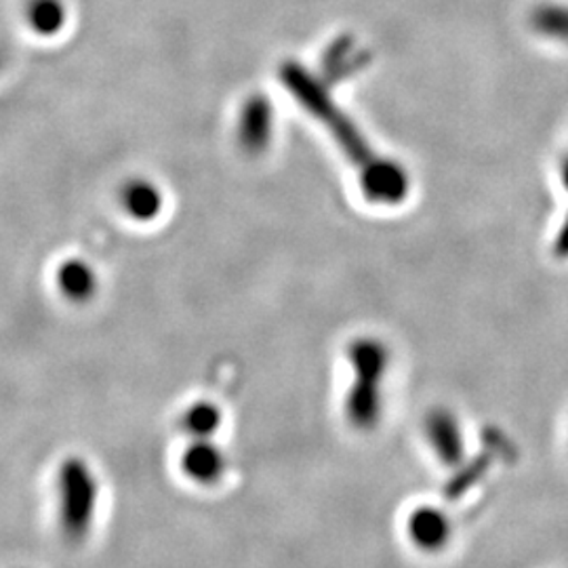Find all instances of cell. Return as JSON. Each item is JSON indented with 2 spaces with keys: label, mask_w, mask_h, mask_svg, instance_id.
<instances>
[{
  "label": "cell",
  "mask_w": 568,
  "mask_h": 568,
  "mask_svg": "<svg viewBox=\"0 0 568 568\" xmlns=\"http://www.w3.org/2000/svg\"><path fill=\"white\" fill-rule=\"evenodd\" d=\"M281 81L284 89L302 103L305 112L325 126L331 138L342 148L345 159L356 164L358 171L382 156L366 142L356 122L333 100L325 82L316 79L300 61H284L281 65Z\"/></svg>",
  "instance_id": "cell-1"
},
{
  "label": "cell",
  "mask_w": 568,
  "mask_h": 568,
  "mask_svg": "<svg viewBox=\"0 0 568 568\" xmlns=\"http://www.w3.org/2000/svg\"><path fill=\"white\" fill-rule=\"evenodd\" d=\"M347 361L354 379L345 396V419L358 432H373L384 417L389 349L377 337H358L347 347Z\"/></svg>",
  "instance_id": "cell-2"
},
{
  "label": "cell",
  "mask_w": 568,
  "mask_h": 568,
  "mask_svg": "<svg viewBox=\"0 0 568 568\" xmlns=\"http://www.w3.org/2000/svg\"><path fill=\"white\" fill-rule=\"evenodd\" d=\"M100 483L81 457H68L58 469V525L70 544H82L95 523Z\"/></svg>",
  "instance_id": "cell-3"
},
{
  "label": "cell",
  "mask_w": 568,
  "mask_h": 568,
  "mask_svg": "<svg viewBox=\"0 0 568 568\" xmlns=\"http://www.w3.org/2000/svg\"><path fill=\"white\" fill-rule=\"evenodd\" d=\"M455 535L453 518L438 506L422 504L405 516V537L410 548L426 556H438L450 546Z\"/></svg>",
  "instance_id": "cell-4"
},
{
  "label": "cell",
  "mask_w": 568,
  "mask_h": 568,
  "mask_svg": "<svg viewBox=\"0 0 568 568\" xmlns=\"http://www.w3.org/2000/svg\"><path fill=\"white\" fill-rule=\"evenodd\" d=\"M427 447L436 455L438 464L457 467L466 459V438L459 417L445 406L432 408L424 419Z\"/></svg>",
  "instance_id": "cell-5"
},
{
  "label": "cell",
  "mask_w": 568,
  "mask_h": 568,
  "mask_svg": "<svg viewBox=\"0 0 568 568\" xmlns=\"http://www.w3.org/2000/svg\"><path fill=\"white\" fill-rule=\"evenodd\" d=\"M274 105L264 93H255L244 100L236 122L239 143L248 156H260L274 142L276 131Z\"/></svg>",
  "instance_id": "cell-6"
},
{
  "label": "cell",
  "mask_w": 568,
  "mask_h": 568,
  "mask_svg": "<svg viewBox=\"0 0 568 568\" xmlns=\"http://www.w3.org/2000/svg\"><path fill=\"white\" fill-rule=\"evenodd\" d=\"M361 190L368 203L394 206L408 196L410 180L403 164L379 156L361 171Z\"/></svg>",
  "instance_id": "cell-7"
},
{
  "label": "cell",
  "mask_w": 568,
  "mask_h": 568,
  "mask_svg": "<svg viewBox=\"0 0 568 568\" xmlns=\"http://www.w3.org/2000/svg\"><path fill=\"white\" fill-rule=\"evenodd\" d=\"M180 469L185 480L201 488L217 487L227 474L224 450L213 440H192L183 448Z\"/></svg>",
  "instance_id": "cell-8"
},
{
  "label": "cell",
  "mask_w": 568,
  "mask_h": 568,
  "mask_svg": "<svg viewBox=\"0 0 568 568\" xmlns=\"http://www.w3.org/2000/svg\"><path fill=\"white\" fill-rule=\"evenodd\" d=\"M121 204L129 217L138 222H152L163 211V192L156 183L135 178L122 185Z\"/></svg>",
  "instance_id": "cell-9"
},
{
  "label": "cell",
  "mask_w": 568,
  "mask_h": 568,
  "mask_svg": "<svg viewBox=\"0 0 568 568\" xmlns=\"http://www.w3.org/2000/svg\"><path fill=\"white\" fill-rule=\"evenodd\" d=\"M23 20L34 34L51 39L63 30L68 21V7L63 0H26Z\"/></svg>",
  "instance_id": "cell-10"
},
{
  "label": "cell",
  "mask_w": 568,
  "mask_h": 568,
  "mask_svg": "<svg viewBox=\"0 0 568 568\" xmlns=\"http://www.w3.org/2000/svg\"><path fill=\"white\" fill-rule=\"evenodd\" d=\"M224 413L211 400H196L183 410V432L192 440H213V436L222 429Z\"/></svg>",
  "instance_id": "cell-11"
},
{
  "label": "cell",
  "mask_w": 568,
  "mask_h": 568,
  "mask_svg": "<svg viewBox=\"0 0 568 568\" xmlns=\"http://www.w3.org/2000/svg\"><path fill=\"white\" fill-rule=\"evenodd\" d=\"M58 283H60L61 293L72 302H87L95 295L98 276L91 270V265L84 264L81 260H72L61 265Z\"/></svg>",
  "instance_id": "cell-12"
},
{
  "label": "cell",
  "mask_w": 568,
  "mask_h": 568,
  "mask_svg": "<svg viewBox=\"0 0 568 568\" xmlns=\"http://www.w3.org/2000/svg\"><path fill=\"white\" fill-rule=\"evenodd\" d=\"M363 63H365V58L356 49V41L352 37H339L326 49L325 58H323L326 77H331L335 81L347 79Z\"/></svg>",
  "instance_id": "cell-13"
},
{
  "label": "cell",
  "mask_w": 568,
  "mask_h": 568,
  "mask_svg": "<svg viewBox=\"0 0 568 568\" xmlns=\"http://www.w3.org/2000/svg\"><path fill=\"white\" fill-rule=\"evenodd\" d=\"M530 23L541 37L568 44V7L544 4L532 11Z\"/></svg>",
  "instance_id": "cell-14"
},
{
  "label": "cell",
  "mask_w": 568,
  "mask_h": 568,
  "mask_svg": "<svg viewBox=\"0 0 568 568\" xmlns=\"http://www.w3.org/2000/svg\"><path fill=\"white\" fill-rule=\"evenodd\" d=\"M554 253H556L560 260H568V215L565 217L562 225H560L558 234H556V241H554Z\"/></svg>",
  "instance_id": "cell-15"
},
{
  "label": "cell",
  "mask_w": 568,
  "mask_h": 568,
  "mask_svg": "<svg viewBox=\"0 0 568 568\" xmlns=\"http://www.w3.org/2000/svg\"><path fill=\"white\" fill-rule=\"evenodd\" d=\"M560 178H562V183H565V187L568 190V154L562 159V164H560Z\"/></svg>",
  "instance_id": "cell-16"
},
{
  "label": "cell",
  "mask_w": 568,
  "mask_h": 568,
  "mask_svg": "<svg viewBox=\"0 0 568 568\" xmlns=\"http://www.w3.org/2000/svg\"><path fill=\"white\" fill-rule=\"evenodd\" d=\"M0 61H2V58H0Z\"/></svg>",
  "instance_id": "cell-17"
}]
</instances>
